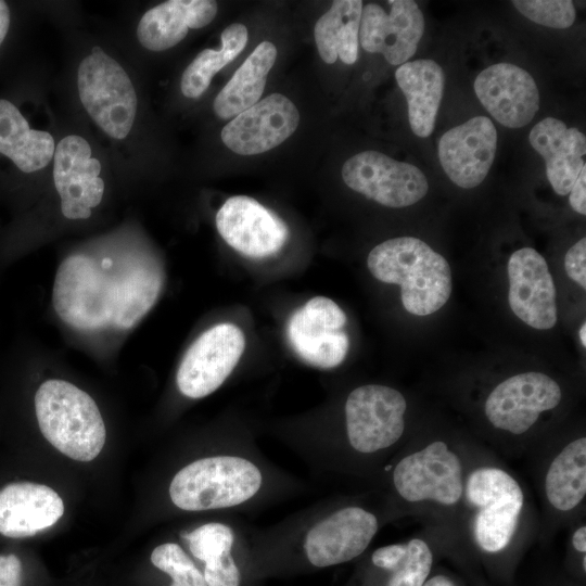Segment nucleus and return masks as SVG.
I'll list each match as a JSON object with an SVG mask.
<instances>
[{
    "instance_id": "nucleus-39",
    "label": "nucleus",
    "mask_w": 586,
    "mask_h": 586,
    "mask_svg": "<svg viewBox=\"0 0 586 586\" xmlns=\"http://www.w3.org/2000/svg\"><path fill=\"white\" fill-rule=\"evenodd\" d=\"M10 27V10L4 1L0 0V44L4 40Z\"/></svg>"
},
{
    "instance_id": "nucleus-29",
    "label": "nucleus",
    "mask_w": 586,
    "mask_h": 586,
    "mask_svg": "<svg viewBox=\"0 0 586 586\" xmlns=\"http://www.w3.org/2000/svg\"><path fill=\"white\" fill-rule=\"evenodd\" d=\"M549 502L560 511L574 509L586 494V438L569 443L552 460L546 474Z\"/></svg>"
},
{
    "instance_id": "nucleus-43",
    "label": "nucleus",
    "mask_w": 586,
    "mask_h": 586,
    "mask_svg": "<svg viewBox=\"0 0 586 586\" xmlns=\"http://www.w3.org/2000/svg\"><path fill=\"white\" fill-rule=\"evenodd\" d=\"M583 566H584V570L586 569V556L584 555V558H583Z\"/></svg>"
},
{
    "instance_id": "nucleus-22",
    "label": "nucleus",
    "mask_w": 586,
    "mask_h": 586,
    "mask_svg": "<svg viewBox=\"0 0 586 586\" xmlns=\"http://www.w3.org/2000/svg\"><path fill=\"white\" fill-rule=\"evenodd\" d=\"M528 141L545 160L547 179L553 191L559 195L569 194L585 167V135L558 118L546 117L532 128Z\"/></svg>"
},
{
    "instance_id": "nucleus-32",
    "label": "nucleus",
    "mask_w": 586,
    "mask_h": 586,
    "mask_svg": "<svg viewBox=\"0 0 586 586\" xmlns=\"http://www.w3.org/2000/svg\"><path fill=\"white\" fill-rule=\"evenodd\" d=\"M151 562L171 577L170 586H207L203 573L178 544L165 543L155 547Z\"/></svg>"
},
{
    "instance_id": "nucleus-24",
    "label": "nucleus",
    "mask_w": 586,
    "mask_h": 586,
    "mask_svg": "<svg viewBox=\"0 0 586 586\" xmlns=\"http://www.w3.org/2000/svg\"><path fill=\"white\" fill-rule=\"evenodd\" d=\"M395 78L407 100L412 132L420 138L429 137L443 98V68L433 60L420 59L399 65Z\"/></svg>"
},
{
    "instance_id": "nucleus-4",
    "label": "nucleus",
    "mask_w": 586,
    "mask_h": 586,
    "mask_svg": "<svg viewBox=\"0 0 586 586\" xmlns=\"http://www.w3.org/2000/svg\"><path fill=\"white\" fill-rule=\"evenodd\" d=\"M112 267L110 257L97 264L81 254L62 262L55 275L52 303L65 323L85 331L111 326L117 288V271L111 275Z\"/></svg>"
},
{
    "instance_id": "nucleus-28",
    "label": "nucleus",
    "mask_w": 586,
    "mask_h": 586,
    "mask_svg": "<svg viewBox=\"0 0 586 586\" xmlns=\"http://www.w3.org/2000/svg\"><path fill=\"white\" fill-rule=\"evenodd\" d=\"M162 285V275L152 265L133 263L119 268L111 327H135L156 303Z\"/></svg>"
},
{
    "instance_id": "nucleus-38",
    "label": "nucleus",
    "mask_w": 586,
    "mask_h": 586,
    "mask_svg": "<svg viewBox=\"0 0 586 586\" xmlns=\"http://www.w3.org/2000/svg\"><path fill=\"white\" fill-rule=\"evenodd\" d=\"M569 201L576 213L586 215V166L581 170L573 183Z\"/></svg>"
},
{
    "instance_id": "nucleus-41",
    "label": "nucleus",
    "mask_w": 586,
    "mask_h": 586,
    "mask_svg": "<svg viewBox=\"0 0 586 586\" xmlns=\"http://www.w3.org/2000/svg\"><path fill=\"white\" fill-rule=\"evenodd\" d=\"M422 586H454V583L444 575H436L424 582Z\"/></svg>"
},
{
    "instance_id": "nucleus-5",
    "label": "nucleus",
    "mask_w": 586,
    "mask_h": 586,
    "mask_svg": "<svg viewBox=\"0 0 586 586\" xmlns=\"http://www.w3.org/2000/svg\"><path fill=\"white\" fill-rule=\"evenodd\" d=\"M80 101L110 137L125 138L135 122L137 95L124 68L100 47H94L78 68Z\"/></svg>"
},
{
    "instance_id": "nucleus-12",
    "label": "nucleus",
    "mask_w": 586,
    "mask_h": 586,
    "mask_svg": "<svg viewBox=\"0 0 586 586\" xmlns=\"http://www.w3.org/2000/svg\"><path fill=\"white\" fill-rule=\"evenodd\" d=\"M561 398V387L552 378L528 371L499 383L486 398L484 410L495 428L522 434L542 412L556 408Z\"/></svg>"
},
{
    "instance_id": "nucleus-40",
    "label": "nucleus",
    "mask_w": 586,
    "mask_h": 586,
    "mask_svg": "<svg viewBox=\"0 0 586 586\" xmlns=\"http://www.w3.org/2000/svg\"><path fill=\"white\" fill-rule=\"evenodd\" d=\"M573 547L581 553L586 552V527H578L572 537Z\"/></svg>"
},
{
    "instance_id": "nucleus-31",
    "label": "nucleus",
    "mask_w": 586,
    "mask_h": 586,
    "mask_svg": "<svg viewBox=\"0 0 586 586\" xmlns=\"http://www.w3.org/2000/svg\"><path fill=\"white\" fill-rule=\"evenodd\" d=\"M372 563L392 571L387 586H422L431 571L433 555L428 544L413 538L406 544H393L378 548Z\"/></svg>"
},
{
    "instance_id": "nucleus-3",
    "label": "nucleus",
    "mask_w": 586,
    "mask_h": 586,
    "mask_svg": "<svg viewBox=\"0 0 586 586\" xmlns=\"http://www.w3.org/2000/svg\"><path fill=\"white\" fill-rule=\"evenodd\" d=\"M262 472L251 460L219 455L201 458L173 477L169 497L186 511L234 507L251 499L260 488Z\"/></svg>"
},
{
    "instance_id": "nucleus-35",
    "label": "nucleus",
    "mask_w": 586,
    "mask_h": 586,
    "mask_svg": "<svg viewBox=\"0 0 586 586\" xmlns=\"http://www.w3.org/2000/svg\"><path fill=\"white\" fill-rule=\"evenodd\" d=\"M204 578L207 586H239V569L231 553L205 562Z\"/></svg>"
},
{
    "instance_id": "nucleus-1",
    "label": "nucleus",
    "mask_w": 586,
    "mask_h": 586,
    "mask_svg": "<svg viewBox=\"0 0 586 586\" xmlns=\"http://www.w3.org/2000/svg\"><path fill=\"white\" fill-rule=\"evenodd\" d=\"M367 266L379 281L400 285L403 306L411 315H431L450 297L448 262L418 238L400 237L380 243L370 251Z\"/></svg>"
},
{
    "instance_id": "nucleus-34",
    "label": "nucleus",
    "mask_w": 586,
    "mask_h": 586,
    "mask_svg": "<svg viewBox=\"0 0 586 586\" xmlns=\"http://www.w3.org/2000/svg\"><path fill=\"white\" fill-rule=\"evenodd\" d=\"M512 4L532 22L551 28H569L576 17L570 0H514Z\"/></svg>"
},
{
    "instance_id": "nucleus-21",
    "label": "nucleus",
    "mask_w": 586,
    "mask_h": 586,
    "mask_svg": "<svg viewBox=\"0 0 586 586\" xmlns=\"http://www.w3.org/2000/svg\"><path fill=\"white\" fill-rule=\"evenodd\" d=\"M64 513L60 495L34 482H14L0 489V534L21 538L54 525Z\"/></svg>"
},
{
    "instance_id": "nucleus-7",
    "label": "nucleus",
    "mask_w": 586,
    "mask_h": 586,
    "mask_svg": "<svg viewBox=\"0 0 586 586\" xmlns=\"http://www.w3.org/2000/svg\"><path fill=\"white\" fill-rule=\"evenodd\" d=\"M406 408L405 397L393 387L367 384L353 390L345 403L351 446L371 454L394 445L405 430Z\"/></svg>"
},
{
    "instance_id": "nucleus-25",
    "label": "nucleus",
    "mask_w": 586,
    "mask_h": 586,
    "mask_svg": "<svg viewBox=\"0 0 586 586\" xmlns=\"http://www.w3.org/2000/svg\"><path fill=\"white\" fill-rule=\"evenodd\" d=\"M55 150L52 136L31 129L18 109L0 99V153L18 169L33 173L46 167Z\"/></svg>"
},
{
    "instance_id": "nucleus-13",
    "label": "nucleus",
    "mask_w": 586,
    "mask_h": 586,
    "mask_svg": "<svg viewBox=\"0 0 586 586\" xmlns=\"http://www.w3.org/2000/svg\"><path fill=\"white\" fill-rule=\"evenodd\" d=\"M390 12L375 3L362 7L358 41L364 50L381 53L391 65L406 63L417 51L424 17L412 0H390Z\"/></svg>"
},
{
    "instance_id": "nucleus-8",
    "label": "nucleus",
    "mask_w": 586,
    "mask_h": 586,
    "mask_svg": "<svg viewBox=\"0 0 586 586\" xmlns=\"http://www.w3.org/2000/svg\"><path fill=\"white\" fill-rule=\"evenodd\" d=\"M342 178L352 190L392 208L413 205L429 190L426 177L417 166L378 151L349 157L342 167Z\"/></svg>"
},
{
    "instance_id": "nucleus-30",
    "label": "nucleus",
    "mask_w": 586,
    "mask_h": 586,
    "mask_svg": "<svg viewBox=\"0 0 586 586\" xmlns=\"http://www.w3.org/2000/svg\"><path fill=\"white\" fill-rule=\"evenodd\" d=\"M247 37V28L241 23L226 27L220 50L204 49L184 69L180 82L182 94L190 99L203 94L213 77L243 51Z\"/></svg>"
},
{
    "instance_id": "nucleus-15",
    "label": "nucleus",
    "mask_w": 586,
    "mask_h": 586,
    "mask_svg": "<svg viewBox=\"0 0 586 586\" xmlns=\"http://www.w3.org/2000/svg\"><path fill=\"white\" fill-rule=\"evenodd\" d=\"M215 220L217 230L227 244L253 258L278 253L289 235L282 219L245 195L229 198L217 212Z\"/></svg>"
},
{
    "instance_id": "nucleus-11",
    "label": "nucleus",
    "mask_w": 586,
    "mask_h": 586,
    "mask_svg": "<svg viewBox=\"0 0 586 586\" xmlns=\"http://www.w3.org/2000/svg\"><path fill=\"white\" fill-rule=\"evenodd\" d=\"M394 486L405 500H433L451 506L463 492L462 466L446 443L435 441L403 458L393 472Z\"/></svg>"
},
{
    "instance_id": "nucleus-2",
    "label": "nucleus",
    "mask_w": 586,
    "mask_h": 586,
    "mask_svg": "<svg viewBox=\"0 0 586 586\" xmlns=\"http://www.w3.org/2000/svg\"><path fill=\"white\" fill-rule=\"evenodd\" d=\"M35 410L46 440L63 455L91 461L102 450L106 430L90 395L64 380H48L37 390Z\"/></svg>"
},
{
    "instance_id": "nucleus-18",
    "label": "nucleus",
    "mask_w": 586,
    "mask_h": 586,
    "mask_svg": "<svg viewBox=\"0 0 586 586\" xmlns=\"http://www.w3.org/2000/svg\"><path fill=\"white\" fill-rule=\"evenodd\" d=\"M438 158L447 177L472 189L486 178L497 149V131L485 116H475L446 131L438 141Z\"/></svg>"
},
{
    "instance_id": "nucleus-16",
    "label": "nucleus",
    "mask_w": 586,
    "mask_h": 586,
    "mask_svg": "<svg viewBox=\"0 0 586 586\" xmlns=\"http://www.w3.org/2000/svg\"><path fill=\"white\" fill-rule=\"evenodd\" d=\"M508 302L528 327L549 330L557 323V291L545 258L532 247L513 252L508 260Z\"/></svg>"
},
{
    "instance_id": "nucleus-6",
    "label": "nucleus",
    "mask_w": 586,
    "mask_h": 586,
    "mask_svg": "<svg viewBox=\"0 0 586 586\" xmlns=\"http://www.w3.org/2000/svg\"><path fill=\"white\" fill-rule=\"evenodd\" d=\"M466 496L479 509L474 536L488 552L502 550L511 540L523 507V492L518 482L497 468L474 470L466 485Z\"/></svg>"
},
{
    "instance_id": "nucleus-27",
    "label": "nucleus",
    "mask_w": 586,
    "mask_h": 586,
    "mask_svg": "<svg viewBox=\"0 0 586 586\" xmlns=\"http://www.w3.org/2000/svg\"><path fill=\"white\" fill-rule=\"evenodd\" d=\"M362 7L360 0H335L316 22L314 36L323 62L333 64L337 58L345 64L357 61Z\"/></svg>"
},
{
    "instance_id": "nucleus-42",
    "label": "nucleus",
    "mask_w": 586,
    "mask_h": 586,
    "mask_svg": "<svg viewBox=\"0 0 586 586\" xmlns=\"http://www.w3.org/2000/svg\"><path fill=\"white\" fill-rule=\"evenodd\" d=\"M579 340L584 347H586V323L583 322L579 329Z\"/></svg>"
},
{
    "instance_id": "nucleus-23",
    "label": "nucleus",
    "mask_w": 586,
    "mask_h": 586,
    "mask_svg": "<svg viewBox=\"0 0 586 586\" xmlns=\"http://www.w3.org/2000/svg\"><path fill=\"white\" fill-rule=\"evenodd\" d=\"M217 2L212 0H169L143 14L137 37L151 51L167 50L179 43L189 28H202L216 16Z\"/></svg>"
},
{
    "instance_id": "nucleus-14",
    "label": "nucleus",
    "mask_w": 586,
    "mask_h": 586,
    "mask_svg": "<svg viewBox=\"0 0 586 586\" xmlns=\"http://www.w3.org/2000/svg\"><path fill=\"white\" fill-rule=\"evenodd\" d=\"M300 113L281 93H271L233 117L221 130L224 144L240 155L267 152L296 130Z\"/></svg>"
},
{
    "instance_id": "nucleus-19",
    "label": "nucleus",
    "mask_w": 586,
    "mask_h": 586,
    "mask_svg": "<svg viewBox=\"0 0 586 586\" xmlns=\"http://www.w3.org/2000/svg\"><path fill=\"white\" fill-rule=\"evenodd\" d=\"M378 531L375 515L360 507L339 509L306 533L304 550L318 568L341 564L361 555Z\"/></svg>"
},
{
    "instance_id": "nucleus-36",
    "label": "nucleus",
    "mask_w": 586,
    "mask_h": 586,
    "mask_svg": "<svg viewBox=\"0 0 586 586\" xmlns=\"http://www.w3.org/2000/svg\"><path fill=\"white\" fill-rule=\"evenodd\" d=\"M564 269L571 280L586 289V239L572 245L564 256Z\"/></svg>"
},
{
    "instance_id": "nucleus-26",
    "label": "nucleus",
    "mask_w": 586,
    "mask_h": 586,
    "mask_svg": "<svg viewBox=\"0 0 586 586\" xmlns=\"http://www.w3.org/2000/svg\"><path fill=\"white\" fill-rule=\"evenodd\" d=\"M276 58L275 44L262 41L216 95L213 106L217 116L235 117L258 102Z\"/></svg>"
},
{
    "instance_id": "nucleus-10",
    "label": "nucleus",
    "mask_w": 586,
    "mask_h": 586,
    "mask_svg": "<svg viewBox=\"0 0 586 586\" xmlns=\"http://www.w3.org/2000/svg\"><path fill=\"white\" fill-rule=\"evenodd\" d=\"M346 322L345 313L335 302L316 296L292 314L286 334L301 359L311 366L330 369L341 365L347 355Z\"/></svg>"
},
{
    "instance_id": "nucleus-17",
    "label": "nucleus",
    "mask_w": 586,
    "mask_h": 586,
    "mask_svg": "<svg viewBox=\"0 0 586 586\" xmlns=\"http://www.w3.org/2000/svg\"><path fill=\"white\" fill-rule=\"evenodd\" d=\"M100 173L101 164L91 157V148L82 137L71 135L58 143L53 179L66 218L86 219L100 204L104 192Z\"/></svg>"
},
{
    "instance_id": "nucleus-33",
    "label": "nucleus",
    "mask_w": 586,
    "mask_h": 586,
    "mask_svg": "<svg viewBox=\"0 0 586 586\" xmlns=\"http://www.w3.org/2000/svg\"><path fill=\"white\" fill-rule=\"evenodd\" d=\"M187 539L191 553L205 563L231 553L234 535L228 525L211 522L189 533Z\"/></svg>"
},
{
    "instance_id": "nucleus-37",
    "label": "nucleus",
    "mask_w": 586,
    "mask_h": 586,
    "mask_svg": "<svg viewBox=\"0 0 586 586\" xmlns=\"http://www.w3.org/2000/svg\"><path fill=\"white\" fill-rule=\"evenodd\" d=\"M24 570L14 553H0V586H23Z\"/></svg>"
},
{
    "instance_id": "nucleus-9",
    "label": "nucleus",
    "mask_w": 586,
    "mask_h": 586,
    "mask_svg": "<svg viewBox=\"0 0 586 586\" xmlns=\"http://www.w3.org/2000/svg\"><path fill=\"white\" fill-rule=\"evenodd\" d=\"M244 347V334L233 323H219L206 330L179 365L176 382L180 393L202 398L215 392L239 362Z\"/></svg>"
},
{
    "instance_id": "nucleus-20",
    "label": "nucleus",
    "mask_w": 586,
    "mask_h": 586,
    "mask_svg": "<svg viewBox=\"0 0 586 586\" xmlns=\"http://www.w3.org/2000/svg\"><path fill=\"white\" fill-rule=\"evenodd\" d=\"M474 91L486 111L502 126H526L539 109V91L525 69L510 63H497L482 71Z\"/></svg>"
}]
</instances>
